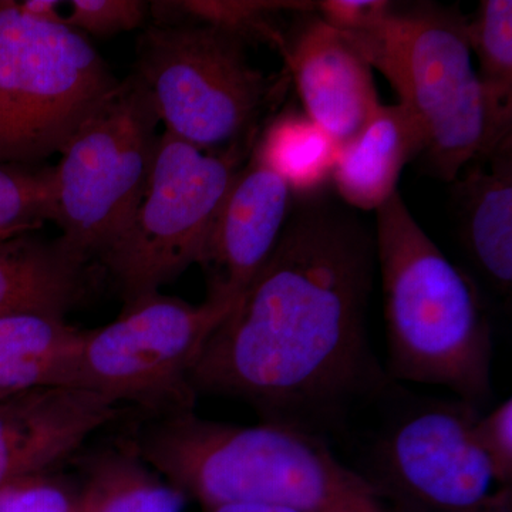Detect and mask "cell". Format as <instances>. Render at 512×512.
Instances as JSON below:
<instances>
[{"label": "cell", "mask_w": 512, "mask_h": 512, "mask_svg": "<svg viewBox=\"0 0 512 512\" xmlns=\"http://www.w3.org/2000/svg\"><path fill=\"white\" fill-rule=\"evenodd\" d=\"M0 512H79V501L45 474L0 491Z\"/></svg>", "instance_id": "cell-25"}, {"label": "cell", "mask_w": 512, "mask_h": 512, "mask_svg": "<svg viewBox=\"0 0 512 512\" xmlns=\"http://www.w3.org/2000/svg\"><path fill=\"white\" fill-rule=\"evenodd\" d=\"M474 439L487 458L495 484L512 490V399L480 414L474 424Z\"/></svg>", "instance_id": "cell-24"}, {"label": "cell", "mask_w": 512, "mask_h": 512, "mask_svg": "<svg viewBox=\"0 0 512 512\" xmlns=\"http://www.w3.org/2000/svg\"><path fill=\"white\" fill-rule=\"evenodd\" d=\"M319 18L345 36L372 32L392 16L396 8L387 0H325L316 3Z\"/></svg>", "instance_id": "cell-26"}, {"label": "cell", "mask_w": 512, "mask_h": 512, "mask_svg": "<svg viewBox=\"0 0 512 512\" xmlns=\"http://www.w3.org/2000/svg\"><path fill=\"white\" fill-rule=\"evenodd\" d=\"M339 144L301 110H284L259 131L251 156L278 175L293 197L320 195L332 181Z\"/></svg>", "instance_id": "cell-19"}, {"label": "cell", "mask_w": 512, "mask_h": 512, "mask_svg": "<svg viewBox=\"0 0 512 512\" xmlns=\"http://www.w3.org/2000/svg\"><path fill=\"white\" fill-rule=\"evenodd\" d=\"M390 380L440 386L480 409L494 342L476 286L414 220L399 191L376 210Z\"/></svg>", "instance_id": "cell-3"}, {"label": "cell", "mask_w": 512, "mask_h": 512, "mask_svg": "<svg viewBox=\"0 0 512 512\" xmlns=\"http://www.w3.org/2000/svg\"><path fill=\"white\" fill-rule=\"evenodd\" d=\"M480 414L458 399L414 404L380 431L360 476L392 512H511L474 439Z\"/></svg>", "instance_id": "cell-10"}, {"label": "cell", "mask_w": 512, "mask_h": 512, "mask_svg": "<svg viewBox=\"0 0 512 512\" xmlns=\"http://www.w3.org/2000/svg\"><path fill=\"white\" fill-rule=\"evenodd\" d=\"M20 234H28V232H25V231H3V232H0V239L16 237V235H20Z\"/></svg>", "instance_id": "cell-29"}, {"label": "cell", "mask_w": 512, "mask_h": 512, "mask_svg": "<svg viewBox=\"0 0 512 512\" xmlns=\"http://www.w3.org/2000/svg\"><path fill=\"white\" fill-rule=\"evenodd\" d=\"M119 83L82 33L0 0V165L62 154Z\"/></svg>", "instance_id": "cell-6"}, {"label": "cell", "mask_w": 512, "mask_h": 512, "mask_svg": "<svg viewBox=\"0 0 512 512\" xmlns=\"http://www.w3.org/2000/svg\"><path fill=\"white\" fill-rule=\"evenodd\" d=\"M72 12L63 25L79 33L110 37L140 28L150 12V3L140 0H73Z\"/></svg>", "instance_id": "cell-23"}, {"label": "cell", "mask_w": 512, "mask_h": 512, "mask_svg": "<svg viewBox=\"0 0 512 512\" xmlns=\"http://www.w3.org/2000/svg\"><path fill=\"white\" fill-rule=\"evenodd\" d=\"M59 5L57 0H26L19 3L22 12L29 18L47 23H63V16L57 12Z\"/></svg>", "instance_id": "cell-27"}, {"label": "cell", "mask_w": 512, "mask_h": 512, "mask_svg": "<svg viewBox=\"0 0 512 512\" xmlns=\"http://www.w3.org/2000/svg\"><path fill=\"white\" fill-rule=\"evenodd\" d=\"M127 410L99 394L43 387L0 402V491L72 460Z\"/></svg>", "instance_id": "cell-12"}, {"label": "cell", "mask_w": 512, "mask_h": 512, "mask_svg": "<svg viewBox=\"0 0 512 512\" xmlns=\"http://www.w3.org/2000/svg\"><path fill=\"white\" fill-rule=\"evenodd\" d=\"M293 204L278 245L205 342L197 396L247 403L261 423L325 439L389 389L367 335L375 235L322 195Z\"/></svg>", "instance_id": "cell-1"}, {"label": "cell", "mask_w": 512, "mask_h": 512, "mask_svg": "<svg viewBox=\"0 0 512 512\" xmlns=\"http://www.w3.org/2000/svg\"><path fill=\"white\" fill-rule=\"evenodd\" d=\"M160 121L153 96L134 73L62 151L56 224L64 241L92 261L120 237L146 195Z\"/></svg>", "instance_id": "cell-9"}, {"label": "cell", "mask_w": 512, "mask_h": 512, "mask_svg": "<svg viewBox=\"0 0 512 512\" xmlns=\"http://www.w3.org/2000/svg\"><path fill=\"white\" fill-rule=\"evenodd\" d=\"M79 512H183L185 497L147 466L126 441L80 458Z\"/></svg>", "instance_id": "cell-18"}, {"label": "cell", "mask_w": 512, "mask_h": 512, "mask_svg": "<svg viewBox=\"0 0 512 512\" xmlns=\"http://www.w3.org/2000/svg\"><path fill=\"white\" fill-rule=\"evenodd\" d=\"M467 26L457 9L423 5L394 10L366 35H343L392 84L423 133L421 157L448 183L511 137L512 110L498 106L478 77Z\"/></svg>", "instance_id": "cell-4"}, {"label": "cell", "mask_w": 512, "mask_h": 512, "mask_svg": "<svg viewBox=\"0 0 512 512\" xmlns=\"http://www.w3.org/2000/svg\"><path fill=\"white\" fill-rule=\"evenodd\" d=\"M235 305L161 295L124 306L103 328L84 329L67 387L131 404L147 417L195 410L190 377L212 330Z\"/></svg>", "instance_id": "cell-8"}, {"label": "cell", "mask_w": 512, "mask_h": 512, "mask_svg": "<svg viewBox=\"0 0 512 512\" xmlns=\"http://www.w3.org/2000/svg\"><path fill=\"white\" fill-rule=\"evenodd\" d=\"M252 147L204 151L164 131L140 207L97 262L124 306L198 265L217 212Z\"/></svg>", "instance_id": "cell-7"}, {"label": "cell", "mask_w": 512, "mask_h": 512, "mask_svg": "<svg viewBox=\"0 0 512 512\" xmlns=\"http://www.w3.org/2000/svg\"><path fill=\"white\" fill-rule=\"evenodd\" d=\"M57 215L55 167L0 165V232H35Z\"/></svg>", "instance_id": "cell-22"}, {"label": "cell", "mask_w": 512, "mask_h": 512, "mask_svg": "<svg viewBox=\"0 0 512 512\" xmlns=\"http://www.w3.org/2000/svg\"><path fill=\"white\" fill-rule=\"evenodd\" d=\"M124 441L205 510L265 504L299 512H392L325 439L305 431L221 423L191 410L148 417Z\"/></svg>", "instance_id": "cell-2"}, {"label": "cell", "mask_w": 512, "mask_h": 512, "mask_svg": "<svg viewBox=\"0 0 512 512\" xmlns=\"http://www.w3.org/2000/svg\"><path fill=\"white\" fill-rule=\"evenodd\" d=\"M207 512H299L291 508L265 504H227L210 508Z\"/></svg>", "instance_id": "cell-28"}, {"label": "cell", "mask_w": 512, "mask_h": 512, "mask_svg": "<svg viewBox=\"0 0 512 512\" xmlns=\"http://www.w3.org/2000/svg\"><path fill=\"white\" fill-rule=\"evenodd\" d=\"M288 185L249 154L217 212L200 261L208 301L235 305L272 255L291 215Z\"/></svg>", "instance_id": "cell-11"}, {"label": "cell", "mask_w": 512, "mask_h": 512, "mask_svg": "<svg viewBox=\"0 0 512 512\" xmlns=\"http://www.w3.org/2000/svg\"><path fill=\"white\" fill-rule=\"evenodd\" d=\"M419 124L402 104L375 111L362 130L340 144L332 183L353 210L376 211L397 192L403 168L423 156Z\"/></svg>", "instance_id": "cell-16"}, {"label": "cell", "mask_w": 512, "mask_h": 512, "mask_svg": "<svg viewBox=\"0 0 512 512\" xmlns=\"http://www.w3.org/2000/svg\"><path fill=\"white\" fill-rule=\"evenodd\" d=\"M458 175L461 235L474 264L501 295L512 288V138ZM461 171V173H463Z\"/></svg>", "instance_id": "cell-15"}, {"label": "cell", "mask_w": 512, "mask_h": 512, "mask_svg": "<svg viewBox=\"0 0 512 512\" xmlns=\"http://www.w3.org/2000/svg\"><path fill=\"white\" fill-rule=\"evenodd\" d=\"M316 9V3L309 2H153L156 22L170 18L175 13L173 22L204 23L234 33L244 39L249 37L262 39L272 43L279 50L284 46L285 39L272 26L271 16L281 10H298L309 12Z\"/></svg>", "instance_id": "cell-20"}, {"label": "cell", "mask_w": 512, "mask_h": 512, "mask_svg": "<svg viewBox=\"0 0 512 512\" xmlns=\"http://www.w3.org/2000/svg\"><path fill=\"white\" fill-rule=\"evenodd\" d=\"M245 40L194 22H156L138 37L136 74L165 131L204 151L254 146L286 79L249 62Z\"/></svg>", "instance_id": "cell-5"}, {"label": "cell", "mask_w": 512, "mask_h": 512, "mask_svg": "<svg viewBox=\"0 0 512 512\" xmlns=\"http://www.w3.org/2000/svg\"><path fill=\"white\" fill-rule=\"evenodd\" d=\"M303 111L336 143L356 136L380 107L373 69L319 16L306 20L281 49Z\"/></svg>", "instance_id": "cell-13"}, {"label": "cell", "mask_w": 512, "mask_h": 512, "mask_svg": "<svg viewBox=\"0 0 512 512\" xmlns=\"http://www.w3.org/2000/svg\"><path fill=\"white\" fill-rule=\"evenodd\" d=\"M84 329L57 316L0 318V402L43 387H67Z\"/></svg>", "instance_id": "cell-17"}, {"label": "cell", "mask_w": 512, "mask_h": 512, "mask_svg": "<svg viewBox=\"0 0 512 512\" xmlns=\"http://www.w3.org/2000/svg\"><path fill=\"white\" fill-rule=\"evenodd\" d=\"M468 45L476 53L478 77L498 106L512 110V2L484 0L468 20Z\"/></svg>", "instance_id": "cell-21"}, {"label": "cell", "mask_w": 512, "mask_h": 512, "mask_svg": "<svg viewBox=\"0 0 512 512\" xmlns=\"http://www.w3.org/2000/svg\"><path fill=\"white\" fill-rule=\"evenodd\" d=\"M90 262L62 237L45 241L28 232L0 239V318H64L89 291Z\"/></svg>", "instance_id": "cell-14"}]
</instances>
